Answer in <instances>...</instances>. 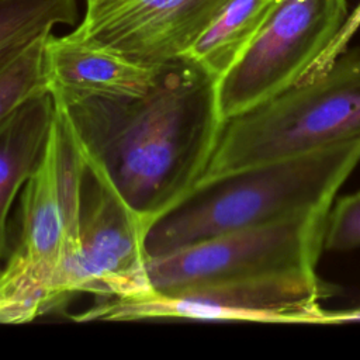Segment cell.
<instances>
[{"mask_svg": "<svg viewBox=\"0 0 360 360\" xmlns=\"http://www.w3.org/2000/svg\"><path fill=\"white\" fill-rule=\"evenodd\" d=\"M328 212L224 233L150 257L146 264L150 287L166 291L262 274L315 271Z\"/></svg>", "mask_w": 360, "mask_h": 360, "instance_id": "52a82bcc", "label": "cell"}, {"mask_svg": "<svg viewBox=\"0 0 360 360\" xmlns=\"http://www.w3.org/2000/svg\"><path fill=\"white\" fill-rule=\"evenodd\" d=\"M360 163V138L256 165L200 186L158 219L149 259L224 233L322 212Z\"/></svg>", "mask_w": 360, "mask_h": 360, "instance_id": "3957f363", "label": "cell"}, {"mask_svg": "<svg viewBox=\"0 0 360 360\" xmlns=\"http://www.w3.org/2000/svg\"><path fill=\"white\" fill-rule=\"evenodd\" d=\"M346 17L345 0H274L250 44L218 79L224 120L264 104L300 83Z\"/></svg>", "mask_w": 360, "mask_h": 360, "instance_id": "8992f818", "label": "cell"}, {"mask_svg": "<svg viewBox=\"0 0 360 360\" xmlns=\"http://www.w3.org/2000/svg\"><path fill=\"white\" fill-rule=\"evenodd\" d=\"M360 248V191L340 197L330 205L325 233L323 249L343 252Z\"/></svg>", "mask_w": 360, "mask_h": 360, "instance_id": "9a60e30c", "label": "cell"}, {"mask_svg": "<svg viewBox=\"0 0 360 360\" xmlns=\"http://www.w3.org/2000/svg\"><path fill=\"white\" fill-rule=\"evenodd\" d=\"M356 138H360V48L345 49L319 73L226 120L195 190L256 165Z\"/></svg>", "mask_w": 360, "mask_h": 360, "instance_id": "277c9868", "label": "cell"}, {"mask_svg": "<svg viewBox=\"0 0 360 360\" xmlns=\"http://www.w3.org/2000/svg\"><path fill=\"white\" fill-rule=\"evenodd\" d=\"M49 35L27 45L0 70V121L30 97L48 91L44 48Z\"/></svg>", "mask_w": 360, "mask_h": 360, "instance_id": "5bb4252c", "label": "cell"}, {"mask_svg": "<svg viewBox=\"0 0 360 360\" xmlns=\"http://www.w3.org/2000/svg\"><path fill=\"white\" fill-rule=\"evenodd\" d=\"M359 28H360V3H359V6L353 10V13L346 17V20H345L343 25L340 27V30L338 31L336 37L333 38V41L330 42V45L328 46V49L323 52V55L319 58V60L315 63V66L312 68V70L305 76V79H308V77H311V76L319 73V72L323 70L329 63H332V62L335 60V58H336L338 55H340V53L346 49V46H347L350 38L353 37V34H354Z\"/></svg>", "mask_w": 360, "mask_h": 360, "instance_id": "2e32d148", "label": "cell"}, {"mask_svg": "<svg viewBox=\"0 0 360 360\" xmlns=\"http://www.w3.org/2000/svg\"><path fill=\"white\" fill-rule=\"evenodd\" d=\"M229 0H108L86 8L73 38L148 66L184 56Z\"/></svg>", "mask_w": 360, "mask_h": 360, "instance_id": "9c48e42d", "label": "cell"}, {"mask_svg": "<svg viewBox=\"0 0 360 360\" xmlns=\"http://www.w3.org/2000/svg\"><path fill=\"white\" fill-rule=\"evenodd\" d=\"M274 0H229L186 53L219 79L250 44Z\"/></svg>", "mask_w": 360, "mask_h": 360, "instance_id": "7c38bea8", "label": "cell"}, {"mask_svg": "<svg viewBox=\"0 0 360 360\" xmlns=\"http://www.w3.org/2000/svg\"><path fill=\"white\" fill-rule=\"evenodd\" d=\"M77 15V0H0V70L56 25L75 24Z\"/></svg>", "mask_w": 360, "mask_h": 360, "instance_id": "4fadbf2b", "label": "cell"}, {"mask_svg": "<svg viewBox=\"0 0 360 360\" xmlns=\"http://www.w3.org/2000/svg\"><path fill=\"white\" fill-rule=\"evenodd\" d=\"M83 172V146L55 104L42 156L18 197L17 240L0 269V323L31 322L72 297Z\"/></svg>", "mask_w": 360, "mask_h": 360, "instance_id": "7a4b0ae2", "label": "cell"}, {"mask_svg": "<svg viewBox=\"0 0 360 360\" xmlns=\"http://www.w3.org/2000/svg\"><path fill=\"white\" fill-rule=\"evenodd\" d=\"M328 285L315 271H287L149 290L125 298H104L75 321L208 319L319 323Z\"/></svg>", "mask_w": 360, "mask_h": 360, "instance_id": "5b68a950", "label": "cell"}, {"mask_svg": "<svg viewBox=\"0 0 360 360\" xmlns=\"http://www.w3.org/2000/svg\"><path fill=\"white\" fill-rule=\"evenodd\" d=\"M217 84L184 55L163 65L142 96L59 107L86 152L150 228L194 193L211 160L225 122Z\"/></svg>", "mask_w": 360, "mask_h": 360, "instance_id": "6da1fadb", "label": "cell"}, {"mask_svg": "<svg viewBox=\"0 0 360 360\" xmlns=\"http://www.w3.org/2000/svg\"><path fill=\"white\" fill-rule=\"evenodd\" d=\"M105 1H108V0H86V8H91V7H96V6H98V4H103V3H105Z\"/></svg>", "mask_w": 360, "mask_h": 360, "instance_id": "e0dca14e", "label": "cell"}, {"mask_svg": "<svg viewBox=\"0 0 360 360\" xmlns=\"http://www.w3.org/2000/svg\"><path fill=\"white\" fill-rule=\"evenodd\" d=\"M53 115V98L44 91L0 121V266L10 249V212L42 156Z\"/></svg>", "mask_w": 360, "mask_h": 360, "instance_id": "8fae6325", "label": "cell"}, {"mask_svg": "<svg viewBox=\"0 0 360 360\" xmlns=\"http://www.w3.org/2000/svg\"><path fill=\"white\" fill-rule=\"evenodd\" d=\"M0 269H1V266H0Z\"/></svg>", "mask_w": 360, "mask_h": 360, "instance_id": "ac0fdd59", "label": "cell"}, {"mask_svg": "<svg viewBox=\"0 0 360 360\" xmlns=\"http://www.w3.org/2000/svg\"><path fill=\"white\" fill-rule=\"evenodd\" d=\"M163 66V65H162ZM162 66H148L70 34H51L44 48V75L48 93L58 105L107 97H136L148 93Z\"/></svg>", "mask_w": 360, "mask_h": 360, "instance_id": "30bf717a", "label": "cell"}, {"mask_svg": "<svg viewBox=\"0 0 360 360\" xmlns=\"http://www.w3.org/2000/svg\"><path fill=\"white\" fill-rule=\"evenodd\" d=\"M83 150L79 255L72 295L125 298L143 294L152 290L146 270L150 228L122 198L104 169Z\"/></svg>", "mask_w": 360, "mask_h": 360, "instance_id": "ba28073f", "label": "cell"}]
</instances>
